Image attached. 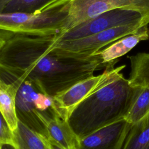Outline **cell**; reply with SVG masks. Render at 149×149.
I'll return each mask as SVG.
<instances>
[{
  "instance_id": "6da1fadb",
  "label": "cell",
  "mask_w": 149,
  "mask_h": 149,
  "mask_svg": "<svg viewBox=\"0 0 149 149\" xmlns=\"http://www.w3.org/2000/svg\"><path fill=\"white\" fill-rule=\"evenodd\" d=\"M54 36L15 34L0 52V63L17 70L43 93L54 97L107 66L97 55L73 58L52 49Z\"/></svg>"
},
{
  "instance_id": "7a4b0ae2",
  "label": "cell",
  "mask_w": 149,
  "mask_h": 149,
  "mask_svg": "<svg viewBox=\"0 0 149 149\" xmlns=\"http://www.w3.org/2000/svg\"><path fill=\"white\" fill-rule=\"evenodd\" d=\"M136 87L122 73L84 99L74 109L68 122L80 138L124 119Z\"/></svg>"
},
{
  "instance_id": "3957f363",
  "label": "cell",
  "mask_w": 149,
  "mask_h": 149,
  "mask_svg": "<svg viewBox=\"0 0 149 149\" xmlns=\"http://www.w3.org/2000/svg\"><path fill=\"white\" fill-rule=\"evenodd\" d=\"M70 0L33 13H0V29L34 37L60 34L66 23Z\"/></svg>"
},
{
  "instance_id": "277c9868",
  "label": "cell",
  "mask_w": 149,
  "mask_h": 149,
  "mask_svg": "<svg viewBox=\"0 0 149 149\" xmlns=\"http://www.w3.org/2000/svg\"><path fill=\"white\" fill-rule=\"evenodd\" d=\"M0 79L13 84L16 88V108L19 120L48 138L46 129L38 117L37 110L34 106L37 95L41 91L40 88L20 72L1 63Z\"/></svg>"
},
{
  "instance_id": "5b68a950",
  "label": "cell",
  "mask_w": 149,
  "mask_h": 149,
  "mask_svg": "<svg viewBox=\"0 0 149 149\" xmlns=\"http://www.w3.org/2000/svg\"><path fill=\"white\" fill-rule=\"evenodd\" d=\"M145 23H134L110 28L98 33L71 41L54 40L51 49L56 53L73 58H87L118 39L136 32Z\"/></svg>"
},
{
  "instance_id": "8992f818",
  "label": "cell",
  "mask_w": 149,
  "mask_h": 149,
  "mask_svg": "<svg viewBox=\"0 0 149 149\" xmlns=\"http://www.w3.org/2000/svg\"><path fill=\"white\" fill-rule=\"evenodd\" d=\"M117 62L109 64L102 73L81 80L53 97L59 117L68 121L70 115L80 102L101 87L118 78L125 65L115 67Z\"/></svg>"
},
{
  "instance_id": "52a82bcc",
  "label": "cell",
  "mask_w": 149,
  "mask_h": 149,
  "mask_svg": "<svg viewBox=\"0 0 149 149\" xmlns=\"http://www.w3.org/2000/svg\"><path fill=\"white\" fill-rule=\"evenodd\" d=\"M134 23L149 24V16L129 9H116L103 13L54 36L56 41H71L86 37L110 28Z\"/></svg>"
},
{
  "instance_id": "ba28073f",
  "label": "cell",
  "mask_w": 149,
  "mask_h": 149,
  "mask_svg": "<svg viewBox=\"0 0 149 149\" xmlns=\"http://www.w3.org/2000/svg\"><path fill=\"white\" fill-rule=\"evenodd\" d=\"M116 9H129L149 16V0H70L63 33L103 13Z\"/></svg>"
},
{
  "instance_id": "9c48e42d",
  "label": "cell",
  "mask_w": 149,
  "mask_h": 149,
  "mask_svg": "<svg viewBox=\"0 0 149 149\" xmlns=\"http://www.w3.org/2000/svg\"><path fill=\"white\" fill-rule=\"evenodd\" d=\"M125 119L80 139L79 149H122L131 126Z\"/></svg>"
},
{
  "instance_id": "30bf717a",
  "label": "cell",
  "mask_w": 149,
  "mask_h": 149,
  "mask_svg": "<svg viewBox=\"0 0 149 149\" xmlns=\"http://www.w3.org/2000/svg\"><path fill=\"white\" fill-rule=\"evenodd\" d=\"M37 115L44 124L50 139L66 149H79L80 138L68 120L59 116H51L47 112L37 111Z\"/></svg>"
},
{
  "instance_id": "8fae6325",
  "label": "cell",
  "mask_w": 149,
  "mask_h": 149,
  "mask_svg": "<svg viewBox=\"0 0 149 149\" xmlns=\"http://www.w3.org/2000/svg\"><path fill=\"white\" fill-rule=\"evenodd\" d=\"M149 40V27L145 25L136 32L125 36L101 49L94 55L100 58L102 63L107 67L111 63L118 61V58L123 56L141 41Z\"/></svg>"
},
{
  "instance_id": "7c38bea8",
  "label": "cell",
  "mask_w": 149,
  "mask_h": 149,
  "mask_svg": "<svg viewBox=\"0 0 149 149\" xmlns=\"http://www.w3.org/2000/svg\"><path fill=\"white\" fill-rule=\"evenodd\" d=\"M68 0H0V13L42 12Z\"/></svg>"
},
{
  "instance_id": "4fadbf2b",
  "label": "cell",
  "mask_w": 149,
  "mask_h": 149,
  "mask_svg": "<svg viewBox=\"0 0 149 149\" xmlns=\"http://www.w3.org/2000/svg\"><path fill=\"white\" fill-rule=\"evenodd\" d=\"M13 134V145L16 149H52L47 137L33 130L19 120Z\"/></svg>"
},
{
  "instance_id": "5bb4252c",
  "label": "cell",
  "mask_w": 149,
  "mask_h": 149,
  "mask_svg": "<svg viewBox=\"0 0 149 149\" xmlns=\"http://www.w3.org/2000/svg\"><path fill=\"white\" fill-rule=\"evenodd\" d=\"M16 88L13 84L0 79V111L12 132L17 127L19 122L16 108Z\"/></svg>"
},
{
  "instance_id": "9a60e30c",
  "label": "cell",
  "mask_w": 149,
  "mask_h": 149,
  "mask_svg": "<svg viewBox=\"0 0 149 149\" xmlns=\"http://www.w3.org/2000/svg\"><path fill=\"white\" fill-rule=\"evenodd\" d=\"M129 58L130 84L133 87H149V52H139Z\"/></svg>"
},
{
  "instance_id": "2e32d148",
  "label": "cell",
  "mask_w": 149,
  "mask_h": 149,
  "mask_svg": "<svg viewBox=\"0 0 149 149\" xmlns=\"http://www.w3.org/2000/svg\"><path fill=\"white\" fill-rule=\"evenodd\" d=\"M122 149H149V113L131 125Z\"/></svg>"
},
{
  "instance_id": "e0dca14e",
  "label": "cell",
  "mask_w": 149,
  "mask_h": 149,
  "mask_svg": "<svg viewBox=\"0 0 149 149\" xmlns=\"http://www.w3.org/2000/svg\"><path fill=\"white\" fill-rule=\"evenodd\" d=\"M149 113V87H136L130 107L125 117L131 125L141 120Z\"/></svg>"
},
{
  "instance_id": "ac0fdd59",
  "label": "cell",
  "mask_w": 149,
  "mask_h": 149,
  "mask_svg": "<svg viewBox=\"0 0 149 149\" xmlns=\"http://www.w3.org/2000/svg\"><path fill=\"white\" fill-rule=\"evenodd\" d=\"M13 132L0 111V142L1 144L13 145Z\"/></svg>"
},
{
  "instance_id": "d6986e66",
  "label": "cell",
  "mask_w": 149,
  "mask_h": 149,
  "mask_svg": "<svg viewBox=\"0 0 149 149\" xmlns=\"http://www.w3.org/2000/svg\"><path fill=\"white\" fill-rule=\"evenodd\" d=\"M15 34L13 32L0 29V52L6 42Z\"/></svg>"
},
{
  "instance_id": "ffe728a7",
  "label": "cell",
  "mask_w": 149,
  "mask_h": 149,
  "mask_svg": "<svg viewBox=\"0 0 149 149\" xmlns=\"http://www.w3.org/2000/svg\"><path fill=\"white\" fill-rule=\"evenodd\" d=\"M48 140H49V142L50 143L52 149H66L65 148L63 147L62 146L59 145L58 143H57L55 141H54L50 139H48Z\"/></svg>"
},
{
  "instance_id": "44dd1931",
  "label": "cell",
  "mask_w": 149,
  "mask_h": 149,
  "mask_svg": "<svg viewBox=\"0 0 149 149\" xmlns=\"http://www.w3.org/2000/svg\"><path fill=\"white\" fill-rule=\"evenodd\" d=\"M1 149H16L13 145L10 144H2Z\"/></svg>"
},
{
  "instance_id": "7402d4cb",
  "label": "cell",
  "mask_w": 149,
  "mask_h": 149,
  "mask_svg": "<svg viewBox=\"0 0 149 149\" xmlns=\"http://www.w3.org/2000/svg\"><path fill=\"white\" fill-rule=\"evenodd\" d=\"M1 142H0V149H1Z\"/></svg>"
}]
</instances>
